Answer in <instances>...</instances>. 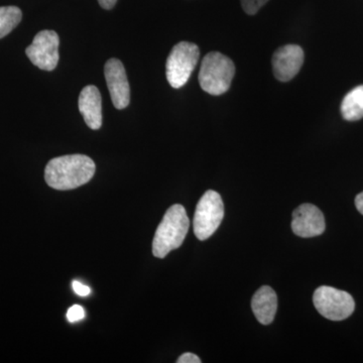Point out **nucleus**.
<instances>
[{
	"mask_svg": "<svg viewBox=\"0 0 363 363\" xmlns=\"http://www.w3.org/2000/svg\"><path fill=\"white\" fill-rule=\"evenodd\" d=\"M94 162L84 155L55 157L45 169V183L56 190H73L85 185L95 174Z\"/></svg>",
	"mask_w": 363,
	"mask_h": 363,
	"instance_id": "f257e3e1",
	"label": "nucleus"
},
{
	"mask_svg": "<svg viewBox=\"0 0 363 363\" xmlns=\"http://www.w3.org/2000/svg\"><path fill=\"white\" fill-rule=\"evenodd\" d=\"M190 220L185 208L175 204L169 208L155 234L152 253L159 259H164L172 250L183 245L187 235Z\"/></svg>",
	"mask_w": 363,
	"mask_h": 363,
	"instance_id": "f03ea898",
	"label": "nucleus"
},
{
	"mask_svg": "<svg viewBox=\"0 0 363 363\" xmlns=\"http://www.w3.org/2000/svg\"><path fill=\"white\" fill-rule=\"evenodd\" d=\"M235 66L228 57L219 52H211L202 60L199 84L210 95L224 94L230 88Z\"/></svg>",
	"mask_w": 363,
	"mask_h": 363,
	"instance_id": "7ed1b4c3",
	"label": "nucleus"
},
{
	"mask_svg": "<svg viewBox=\"0 0 363 363\" xmlns=\"http://www.w3.org/2000/svg\"><path fill=\"white\" fill-rule=\"evenodd\" d=\"M200 58V50L193 43L181 42L169 52L167 60V80L175 89L188 82Z\"/></svg>",
	"mask_w": 363,
	"mask_h": 363,
	"instance_id": "20e7f679",
	"label": "nucleus"
},
{
	"mask_svg": "<svg viewBox=\"0 0 363 363\" xmlns=\"http://www.w3.org/2000/svg\"><path fill=\"white\" fill-rule=\"evenodd\" d=\"M224 218V204L221 196L208 190L198 202L193 220L194 233L199 240H206L213 235Z\"/></svg>",
	"mask_w": 363,
	"mask_h": 363,
	"instance_id": "39448f33",
	"label": "nucleus"
},
{
	"mask_svg": "<svg viewBox=\"0 0 363 363\" xmlns=\"http://www.w3.org/2000/svg\"><path fill=\"white\" fill-rule=\"evenodd\" d=\"M313 303L317 311L331 321H342L352 315L355 302L345 291L332 286H319L313 295Z\"/></svg>",
	"mask_w": 363,
	"mask_h": 363,
	"instance_id": "423d86ee",
	"label": "nucleus"
},
{
	"mask_svg": "<svg viewBox=\"0 0 363 363\" xmlns=\"http://www.w3.org/2000/svg\"><path fill=\"white\" fill-rule=\"evenodd\" d=\"M60 39L54 30H42L35 35L26 54L40 70L52 71L58 66Z\"/></svg>",
	"mask_w": 363,
	"mask_h": 363,
	"instance_id": "0eeeda50",
	"label": "nucleus"
},
{
	"mask_svg": "<svg viewBox=\"0 0 363 363\" xmlns=\"http://www.w3.org/2000/svg\"><path fill=\"white\" fill-rule=\"evenodd\" d=\"M104 74L114 107L119 111L125 108L130 102V88L123 62L109 59L105 64Z\"/></svg>",
	"mask_w": 363,
	"mask_h": 363,
	"instance_id": "6e6552de",
	"label": "nucleus"
},
{
	"mask_svg": "<svg viewBox=\"0 0 363 363\" xmlns=\"http://www.w3.org/2000/svg\"><path fill=\"white\" fill-rule=\"evenodd\" d=\"M304 51L298 45L279 48L272 55V71L281 82H289L300 72L304 64Z\"/></svg>",
	"mask_w": 363,
	"mask_h": 363,
	"instance_id": "1a4fd4ad",
	"label": "nucleus"
},
{
	"mask_svg": "<svg viewBox=\"0 0 363 363\" xmlns=\"http://www.w3.org/2000/svg\"><path fill=\"white\" fill-rule=\"evenodd\" d=\"M325 218L321 210L313 204H302L293 212L292 229L303 238H315L324 233Z\"/></svg>",
	"mask_w": 363,
	"mask_h": 363,
	"instance_id": "9d476101",
	"label": "nucleus"
},
{
	"mask_svg": "<svg viewBox=\"0 0 363 363\" xmlns=\"http://www.w3.org/2000/svg\"><path fill=\"white\" fill-rule=\"evenodd\" d=\"M78 106L88 128L93 130H99L102 125V99L96 86H86L81 91Z\"/></svg>",
	"mask_w": 363,
	"mask_h": 363,
	"instance_id": "9b49d317",
	"label": "nucleus"
},
{
	"mask_svg": "<svg viewBox=\"0 0 363 363\" xmlns=\"http://www.w3.org/2000/svg\"><path fill=\"white\" fill-rule=\"evenodd\" d=\"M252 308L253 314L260 324H271L278 310V297L276 292L271 286H262L253 295Z\"/></svg>",
	"mask_w": 363,
	"mask_h": 363,
	"instance_id": "f8f14e48",
	"label": "nucleus"
},
{
	"mask_svg": "<svg viewBox=\"0 0 363 363\" xmlns=\"http://www.w3.org/2000/svg\"><path fill=\"white\" fill-rule=\"evenodd\" d=\"M341 114L348 121H357L363 117V85L354 88L344 97Z\"/></svg>",
	"mask_w": 363,
	"mask_h": 363,
	"instance_id": "ddd939ff",
	"label": "nucleus"
},
{
	"mask_svg": "<svg viewBox=\"0 0 363 363\" xmlns=\"http://www.w3.org/2000/svg\"><path fill=\"white\" fill-rule=\"evenodd\" d=\"M21 18L23 13L18 7H0V39L13 32L21 23Z\"/></svg>",
	"mask_w": 363,
	"mask_h": 363,
	"instance_id": "4468645a",
	"label": "nucleus"
},
{
	"mask_svg": "<svg viewBox=\"0 0 363 363\" xmlns=\"http://www.w3.org/2000/svg\"><path fill=\"white\" fill-rule=\"evenodd\" d=\"M269 0H240L243 11L250 16H253L262 9Z\"/></svg>",
	"mask_w": 363,
	"mask_h": 363,
	"instance_id": "2eb2a0df",
	"label": "nucleus"
},
{
	"mask_svg": "<svg viewBox=\"0 0 363 363\" xmlns=\"http://www.w3.org/2000/svg\"><path fill=\"white\" fill-rule=\"evenodd\" d=\"M84 317V309L79 305L72 306L70 309L68 310V312H67V318H68L69 322H71V323L80 321V320H82Z\"/></svg>",
	"mask_w": 363,
	"mask_h": 363,
	"instance_id": "dca6fc26",
	"label": "nucleus"
},
{
	"mask_svg": "<svg viewBox=\"0 0 363 363\" xmlns=\"http://www.w3.org/2000/svg\"><path fill=\"white\" fill-rule=\"evenodd\" d=\"M72 286H73L74 292L79 296H82V297L89 295L91 292L89 286L83 285L82 283L78 281H74Z\"/></svg>",
	"mask_w": 363,
	"mask_h": 363,
	"instance_id": "f3484780",
	"label": "nucleus"
},
{
	"mask_svg": "<svg viewBox=\"0 0 363 363\" xmlns=\"http://www.w3.org/2000/svg\"><path fill=\"white\" fill-rule=\"evenodd\" d=\"M178 363H201V359L194 354V353H184L177 360Z\"/></svg>",
	"mask_w": 363,
	"mask_h": 363,
	"instance_id": "a211bd4d",
	"label": "nucleus"
},
{
	"mask_svg": "<svg viewBox=\"0 0 363 363\" xmlns=\"http://www.w3.org/2000/svg\"><path fill=\"white\" fill-rule=\"evenodd\" d=\"M100 6L104 9H112L116 6L117 0H98Z\"/></svg>",
	"mask_w": 363,
	"mask_h": 363,
	"instance_id": "6ab92c4d",
	"label": "nucleus"
},
{
	"mask_svg": "<svg viewBox=\"0 0 363 363\" xmlns=\"http://www.w3.org/2000/svg\"><path fill=\"white\" fill-rule=\"evenodd\" d=\"M355 206H357V209L359 211V213L363 215V192L355 197Z\"/></svg>",
	"mask_w": 363,
	"mask_h": 363,
	"instance_id": "aec40b11",
	"label": "nucleus"
}]
</instances>
